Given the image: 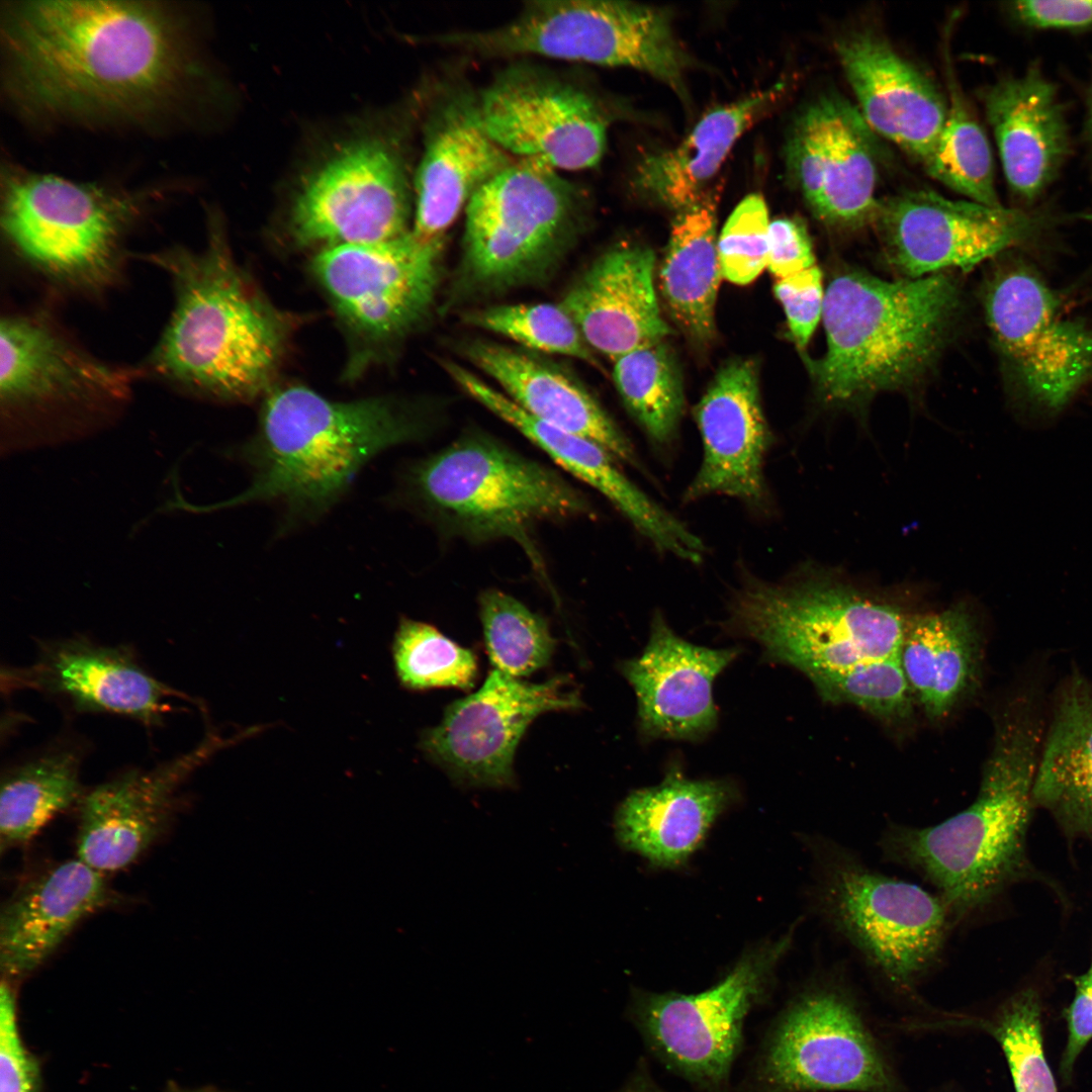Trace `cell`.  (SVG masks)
Here are the masks:
<instances>
[{"label":"cell","mask_w":1092,"mask_h":1092,"mask_svg":"<svg viewBox=\"0 0 1092 1092\" xmlns=\"http://www.w3.org/2000/svg\"><path fill=\"white\" fill-rule=\"evenodd\" d=\"M768 210L758 194L744 197L724 223L717 240L722 277L745 285L767 266Z\"/></svg>","instance_id":"bcb514c9"},{"label":"cell","mask_w":1092,"mask_h":1092,"mask_svg":"<svg viewBox=\"0 0 1092 1092\" xmlns=\"http://www.w3.org/2000/svg\"><path fill=\"white\" fill-rule=\"evenodd\" d=\"M781 89L775 85L712 109L676 147L641 158L633 187L677 212L696 204L736 142L775 103Z\"/></svg>","instance_id":"e575fe53"},{"label":"cell","mask_w":1092,"mask_h":1092,"mask_svg":"<svg viewBox=\"0 0 1092 1092\" xmlns=\"http://www.w3.org/2000/svg\"><path fill=\"white\" fill-rule=\"evenodd\" d=\"M457 350L530 416L593 440L616 460L640 469L630 441L564 365L545 354L479 338L462 340Z\"/></svg>","instance_id":"f546056e"},{"label":"cell","mask_w":1092,"mask_h":1092,"mask_svg":"<svg viewBox=\"0 0 1092 1092\" xmlns=\"http://www.w3.org/2000/svg\"><path fill=\"white\" fill-rule=\"evenodd\" d=\"M1074 999L1066 1011L1068 1040L1061 1060V1072L1068 1080L1082 1050L1092 1038V957L1088 970L1072 978Z\"/></svg>","instance_id":"816d5d0a"},{"label":"cell","mask_w":1092,"mask_h":1092,"mask_svg":"<svg viewBox=\"0 0 1092 1092\" xmlns=\"http://www.w3.org/2000/svg\"><path fill=\"white\" fill-rule=\"evenodd\" d=\"M1033 803L1067 836L1092 844V681L1078 668L1061 680L1053 697Z\"/></svg>","instance_id":"836d02e7"},{"label":"cell","mask_w":1092,"mask_h":1092,"mask_svg":"<svg viewBox=\"0 0 1092 1092\" xmlns=\"http://www.w3.org/2000/svg\"><path fill=\"white\" fill-rule=\"evenodd\" d=\"M738 653L690 643L654 615L644 651L621 663L637 698L641 736L696 741L711 733L718 720L714 681Z\"/></svg>","instance_id":"4316f807"},{"label":"cell","mask_w":1092,"mask_h":1092,"mask_svg":"<svg viewBox=\"0 0 1092 1092\" xmlns=\"http://www.w3.org/2000/svg\"><path fill=\"white\" fill-rule=\"evenodd\" d=\"M0 1092H34V1067L17 1031L14 994L5 979L0 989Z\"/></svg>","instance_id":"c3c4849f"},{"label":"cell","mask_w":1092,"mask_h":1092,"mask_svg":"<svg viewBox=\"0 0 1092 1092\" xmlns=\"http://www.w3.org/2000/svg\"><path fill=\"white\" fill-rule=\"evenodd\" d=\"M774 291L784 307L794 341L799 348H805L822 320L825 290L820 268L816 265L778 279Z\"/></svg>","instance_id":"7dc6e473"},{"label":"cell","mask_w":1092,"mask_h":1092,"mask_svg":"<svg viewBox=\"0 0 1092 1092\" xmlns=\"http://www.w3.org/2000/svg\"><path fill=\"white\" fill-rule=\"evenodd\" d=\"M428 405L394 396L333 400L302 385L272 388L255 433L237 451L251 483L220 507L276 506L281 531L313 522L379 453L433 429Z\"/></svg>","instance_id":"3957f363"},{"label":"cell","mask_w":1092,"mask_h":1092,"mask_svg":"<svg viewBox=\"0 0 1092 1092\" xmlns=\"http://www.w3.org/2000/svg\"><path fill=\"white\" fill-rule=\"evenodd\" d=\"M0 357L2 452L83 436L129 396V371L89 354L42 313L2 317Z\"/></svg>","instance_id":"30bf717a"},{"label":"cell","mask_w":1092,"mask_h":1092,"mask_svg":"<svg viewBox=\"0 0 1092 1092\" xmlns=\"http://www.w3.org/2000/svg\"><path fill=\"white\" fill-rule=\"evenodd\" d=\"M478 97L489 134L516 159L578 171L596 167L605 154L611 111L573 73L516 61Z\"/></svg>","instance_id":"ac0fdd59"},{"label":"cell","mask_w":1092,"mask_h":1092,"mask_svg":"<svg viewBox=\"0 0 1092 1092\" xmlns=\"http://www.w3.org/2000/svg\"><path fill=\"white\" fill-rule=\"evenodd\" d=\"M922 166L931 178L968 200L988 206L1002 205L996 191L989 141L950 73L946 118L932 153Z\"/></svg>","instance_id":"ab89813d"},{"label":"cell","mask_w":1092,"mask_h":1092,"mask_svg":"<svg viewBox=\"0 0 1092 1092\" xmlns=\"http://www.w3.org/2000/svg\"><path fill=\"white\" fill-rule=\"evenodd\" d=\"M463 324L545 355L567 356L601 369L595 352L560 302L499 303L466 308Z\"/></svg>","instance_id":"60d3db41"},{"label":"cell","mask_w":1092,"mask_h":1092,"mask_svg":"<svg viewBox=\"0 0 1092 1092\" xmlns=\"http://www.w3.org/2000/svg\"><path fill=\"white\" fill-rule=\"evenodd\" d=\"M589 212L581 186L539 162L516 159L465 207L460 256L442 309L545 283L578 242Z\"/></svg>","instance_id":"52a82bcc"},{"label":"cell","mask_w":1092,"mask_h":1092,"mask_svg":"<svg viewBox=\"0 0 1092 1092\" xmlns=\"http://www.w3.org/2000/svg\"><path fill=\"white\" fill-rule=\"evenodd\" d=\"M759 1092L888 1091L891 1080L852 1003L829 988L809 991L767 1034L755 1068Z\"/></svg>","instance_id":"d6986e66"},{"label":"cell","mask_w":1092,"mask_h":1092,"mask_svg":"<svg viewBox=\"0 0 1092 1092\" xmlns=\"http://www.w3.org/2000/svg\"><path fill=\"white\" fill-rule=\"evenodd\" d=\"M826 702L853 705L889 723L913 714V693L898 655L857 663L808 677Z\"/></svg>","instance_id":"ee69618b"},{"label":"cell","mask_w":1092,"mask_h":1092,"mask_svg":"<svg viewBox=\"0 0 1092 1092\" xmlns=\"http://www.w3.org/2000/svg\"><path fill=\"white\" fill-rule=\"evenodd\" d=\"M718 193L711 190L677 212L661 264L659 280L667 309L682 332L698 344L715 334V303L722 277L717 249Z\"/></svg>","instance_id":"8d00e7d4"},{"label":"cell","mask_w":1092,"mask_h":1092,"mask_svg":"<svg viewBox=\"0 0 1092 1092\" xmlns=\"http://www.w3.org/2000/svg\"><path fill=\"white\" fill-rule=\"evenodd\" d=\"M1082 140L1086 150L1087 159L1092 171V82L1088 90L1086 113L1082 129Z\"/></svg>","instance_id":"f5cc1de1"},{"label":"cell","mask_w":1092,"mask_h":1092,"mask_svg":"<svg viewBox=\"0 0 1092 1092\" xmlns=\"http://www.w3.org/2000/svg\"><path fill=\"white\" fill-rule=\"evenodd\" d=\"M169 277L174 303L148 359L178 388L222 401L266 395L285 353L290 321L245 274L226 236L211 223L199 251L173 247L145 256Z\"/></svg>","instance_id":"277c9868"},{"label":"cell","mask_w":1092,"mask_h":1092,"mask_svg":"<svg viewBox=\"0 0 1092 1092\" xmlns=\"http://www.w3.org/2000/svg\"><path fill=\"white\" fill-rule=\"evenodd\" d=\"M835 51L871 130L923 164L947 112V101L935 84L874 32L843 35Z\"/></svg>","instance_id":"f1b7e54d"},{"label":"cell","mask_w":1092,"mask_h":1092,"mask_svg":"<svg viewBox=\"0 0 1092 1092\" xmlns=\"http://www.w3.org/2000/svg\"><path fill=\"white\" fill-rule=\"evenodd\" d=\"M812 849L818 912L877 971L908 986L938 962L954 926L938 894L873 870L834 841L817 839Z\"/></svg>","instance_id":"7c38bea8"},{"label":"cell","mask_w":1092,"mask_h":1092,"mask_svg":"<svg viewBox=\"0 0 1092 1092\" xmlns=\"http://www.w3.org/2000/svg\"><path fill=\"white\" fill-rule=\"evenodd\" d=\"M2 35L10 91L39 114L146 111L196 73L178 18L154 2L17 1Z\"/></svg>","instance_id":"6da1fadb"},{"label":"cell","mask_w":1092,"mask_h":1092,"mask_svg":"<svg viewBox=\"0 0 1092 1092\" xmlns=\"http://www.w3.org/2000/svg\"><path fill=\"white\" fill-rule=\"evenodd\" d=\"M580 706L566 677L533 684L493 668L476 692L450 704L441 722L423 732L420 746L460 787L511 788L514 755L529 725L541 714Z\"/></svg>","instance_id":"ffe728a7"},{"label":"cell","mask_w":1092,"mask_h":1092,"mask_svg":"<svg viewBox=\"0 0 1092 1092\" xmlns=\"http://www.w3.org/2000/svg\"><path fill=\"white\" fill-rule=\"evenodd\" d=\"M143 202L102 186L9 170L3 178L1 226L16 255L41 276L95 294L121 275L125 237Z\"/></svg>","instance_id":"8fae6325"},{"label":"cell","mask_w":1092,"mask_h":1092,"mask_svg":"<svg viewBox=\"0 0 1092 1092\" xmlns=\"http://www.w3.org/2000/svg\"><path fill=\"white\" fill-rule=\"evenodd\" d=\"M440 364L464 393L519 431L557 465L603 494L657 550L688 562H701L705 553L702 540L640 490L601 445L530 416L499 389L456 361L443 359Z\"/></svg>","instance_id":"603a6c76"},{"label":"cell","mask_w":1092,"mask_h":1092,"mask_svg":"<svg viewBox=\"0 0 1092 1092\" xmlns=\"http://www.w3.org/2000/svg\"><path fill=\"white\" fill-rule=\"evenodd\" d=\"M223 743L210 735L175 758L126 770L83 794L77 858L103 875L133 862L167 827L181 785Z\"/></svg>","instance_id":"d4e9b609"},{"label":"cell","mask_w":1092,"mask_h":1092,"mask_svg":"<svg viewBox=\"0 0 1092 1092\" xmlns=\"http://www.w3.org/2000/svg\"><path fill=\"white\" fill-rule=\"evenodd\" d=\"M424 148L414 180L412 234L423 242L446 240L471 197L516 158L489 134L478 91L445 78L426 107Z\"/></svg>","instance_id":"44dd1931"},{"label":"cell","mask_w":1092,"mask_h":1092,"mask_svg":"<svg viewBox=\"0 0 1092 1092\" xmlns=\"http://www.w3.org/2000/svg\"><path fill=\"white\" fill-rule=\"evenodd\" d=\"M430 43L483 58L544 57L627 67L686 93L688 54L663 8L611 0L528 1L510 21L433 34Z\"/></svg>","instance_id":"9c48e42d"},{"label":"cell","mask_w":1092,"mask_h":1092,"mask_svg":"<svg viewBox=\"0 0 1092 1092\" xmlns=\"http://www.w3.org/2000/svg\"><path fill=\"white\" fill-rule=\"evenodd\" d=\"M1008 187L1021 208H1032L1059 178L1072 153L1066 106L1037 62L983 92Z\"/></svg>","instance_id":"83f0119b"},{"label":"cell","mask_w":1092,"mask_h":1092,"mask_svg":"<svg viewBox=\"0 0 1092 1092\" xmlns=\"http://www.w3.org/2000/svg\"><path fill=\"white\" fill-rule=\"evenodd\" d=\"M484 641L493 668L520 678L548 664L555 647L547 621L499 589L478 599Z\"/></svg>","instance_id":"b9f144b4"},{"label":"cell","mask_w":1092,"mask_h":1092,"mask_svg":"<svg viewBox=\"0 0 1092 1092\" xmlns=\"http://www.w3.org/2000/svg\"><path fill=\"white\" fill-rule=\"evenodd\" d=\"M1041 688L1027 682L997 711L993 745L969 807L936 825H891L882 833L884 856L933 885L954 924L1032 874L1026 837L1046 725Z\"/></svg>","instance_id":"7a4b0ae2"},{"label":"cell","mask_w":1092,"mask_h":1092,"mask_svg":"<svg viewBox=\"0 0 1092 1092\" xmlns=\"http://www.w3.org/2000/svg\"><path fill=\"white\" fill-rule=\"evenodd\" d=\"M445 241L412 232L393 240L320 249L312 274L352 342L351 367L363 368L429 315L442 278Z\"/></svg>","instance_id":"5bb4252c"},{"label":"cell","mask_w":1092,"mask_h":1092,"mask_svg":"<svg viewBox=\"0 0 1092 1092\" xmlns=\"http://www.w3.org/2000/svg\"><path fill=\"white\" fill-rule=\"evenodd\" d=\"M81 752L73 745L53 747L10 767L2 776V847L29 841L53 817L79 802Z\"/></svg>","instance_id":"74e56055"},{"label":"cell","mask_w":1092,"mask_h":1092,"mask_svg":"<svg viewBox=\"0 0 1092 1092\" xmlns=\"http://www.w3.org/2000/svg\"><path fill=\"white\" fill-rule=\"evenodd\" d=\"M960 303L956 283L941 273L895 281L859 271L835 276L824 295L826 352L808 362L819 398L850 407L914 383L945 343Z\"/></svg>","instance_id":"5b68a950"},{"label":"cell","mask_w":1092,"mask_h":1092,"mask_svg":"<svg viewBox=\"0 0 1092 1092\" xmlns=\"http://www.w3.org/2000/svg\"><path fill=\"white\" fill-rule=\"evenodd\" d=\"M654 254L619 246L599 256L559 301L594 352L613 361L670 334L654 288Z\"/></svg>","instance_id":"4dcf8cb0"},{"label":"cell","mask_w":1092,"mask_h":1092,"mask_svg":"<svg viewBox=\"0 0 1092 1092\" xmlns=\"http://www.w3.org/2000/svg\"><path fill=\"white\" fill-rule=\"evenodd\" d=\"M703 458L686 502L719 494L753 508L767 502L763 463L771 444L751 360L723 365L695 407Z\"/></svg>","instance_id":"484cf974"},{"label":"cell","mask_w":1092,"mask_h":1092,"mask_svg":"<svg viewBox=\"0 0 1092 1092\" xmlns=\"http://www.w3.org/2000/svg\"><path fill=\"white\" fill-rule=\"evenodd\" d=\"M735 798L727 780H691L671 768L660 784L626 797L615 815V835L656 866H678Z\"/></svg>","instance_id":"d6a6232c"},{"label":"cell","mask_w":1092,"mask_h":1092,"mask_svg":"<svg viewBox=\"0 0 1092 1092\" xmlns=\"http://www.w3.org/2000/svg\"><path fill=\"white\" fill-rule=\"evenodd\" d=\"M791 942L790 932L752 949L723 980L700 993L636 995L633 1018L654 1056L699 1088L725 1089L746 1018L765 995Z\"/></svg>","instance_id":"2e32d148"},{"label":"cell","mask_w":1092,"mask_h":1092,"mask_svg":"<svg viewBox=\"0 0 1092 1092\" xmlns=\"http://www.w3.org/2000/svg\"><path fill=\"white\" fill-rule=\"evenodd\" d=\"M816 266L806 225L798 218H779L768 230L767 268L782 279Z\"/></svg>","instance_id":"f907efd6"},{"label":"cell","mask_w":1092,"mask_h":1092,"mask_svg":"<svg viewBox=\"0 0 1092 1092\" xmlns=\"http://www.w3.org/2000/svg\"><path fill=\"white\" fill-rule=\"evenodd\" d=\"M1007 11L1017 24L1028 29H1092V0H1019L1008 3Z\"/></svg>","instance_id":"681fc988"},{"label":"cell","mask_w":1092,"mask_h":1092,"mask_svg":"<svg viewBox=\"0 0 1092 1092\" xmlns=\"http://www.w3.org/2000/svg\"><path fill=\"white\" fill-rule=\"evenodd\" d=\"M824 569L791 580L746 582L731 604L729 625L758 642L771 661L807 677L898 655L908 620Z\"/></svg>","instance_id":"ba28073f"},{"label":"cell","mask_w":1092,"mask_h":1092,"mask_svg":"<svg viewBox=\"0 0 1092 1092\" xmlns=\"http://www.w3.org/2000/svg\"><path fill=\"white\" fill-rule=\"evenodd\" d=\"M392 656L401 685L411 690L453 687L467 690L478 674L475 654L424 622L401 618Z\"/></svg>","instance_id":"7bdbcfd3"},{"label":"cell","mask_w":1092,"mask_h":1092,"mask_svg":"<svg viewBox=\"0 0 1092 1092\" xmlns=\"http://www.w3.org/2000/svg\"><path fill=\"white\" fill-rule=\"evenodd\" d=\"M613 379L625 407L649 439L668 445L685 403L679 368L669 347L660 341L619 357Z\"/></svg>","instance_id":"f35d334b"},{"label":"cell","mask_w":1092,"mask_h":1092,"mask_svg":"<svg viewBox=\"0 0 1092 1092\" xmlns=\"http://www.w3.org/2000/svg\"><path fill=\"white\" fill-rule=\"evenodd\" d=\"M900 660L912 690L929 718L945 716L978 680L981 644L970 610L909 616Z\"/></svg>","instance_id":"d590c367"},{"label":"cell","mask_w":1092,"mask_h":1092,"mask_svg":"<svg viewBox=\"0 0 1092 1092\" xmlns=\"http://www.w3.org/2000/svg\"><path fill=\"white\" fill-rule=\"evenodd\" d=\"M109 898L103 874L79 858L22 883L1 910L2 973L13 978L38 968L82 919Z\"/></svg>","instance_id":"1f68e13d"},{"label":"cell","mask_w":1092,"mask_h":1092,"mask_svg":"<svg viewBox=\"0 0 1092 1092\" xmlns=\"http://www.w3.org/2000/svg\"><path fill=\"white\" fill-rule=\"evenodd\" d=\"M1085 214L1051 207L988 206L931 190H910L880 201L875 220L890 264L906 278L943 269L971 270L983 261L1036 243Z\"/></svg>","instance_id":"e0dca14e"},{"label":"cell","mask_w":1092,"mask_h":1092,"mask_svg":"<svg viewBox=\"0 0 1092 1092\" xmlns=\"http://www.w3.org/2000/svg\"><path fill=\"white\" fill-rule=\"evenodd\" d=\"M1028 262L1011 258L984 286L986 324L1010 391L1030 415H1059L1092 380V322L1070 315Z\"/></svg>","instance_id":"4fadbf2b"},{"label":"cell","mask_w":1092,"mask_h":1092,"mask_svg":"<svg viewBox=\"0 0 1092 1092\" xmlns=\"http://www.w3.org/2000/svg\"><path fill=\"white\" fill-rule=\"evenodd\" d=\"M857 108L836 95L811 103L796 120L787 164L811 210L829 226L856 230L875 222L878 153Z\"/></svg>","instance_id":"7402d4cb"},{"label":"cell","mask_w":1092,"mask_h":1092,"mask_svg":"<svg viewBox=\"0 0 1092 1092\" xmlns=\"http://www.w3.org/2000/svg\"><path fill=\"white\" fill-rule=\"evenodd\" d=\"M994 1035L1006 1057L1015 1092H1057L1041 1033V1006L1033 989H1024L1003 1006Z\"/></svg>","instance_id":"f6af8a7d"},{"label":"cell","mask_w":1092,"mask_h":1092,"mask_svg":"<svg viewBox=\"0 0 1092 1092\" xmlns=\"http://www.w3.org/2000/svg\"><path fill=\"white\" fill-rule=\"evenodd\" d=\"M398 495L444 535L475 544L511 539L535 564V526L592 511L556 470L480 431L411 464Z\"/></svg>","instance_id":"8992f818"},{"label":"cell","mask_w":1092,"mask_h":1092,"mask_svg":"<svg viewBox=\"0 0 1092 1092\" xmlns=\"http://www.w3.org/2000/svg\"><path fill=\"white\" fill-rule=\"evenodd\" d=\"M2 688L38 691L75 711L122 715L148 727L162 724L171 699H189L144 669L127 647L81 637L47 642L33 663L3 669Z\"/></svg>","instance_id":"cb8c5ba5"},{"label":"cell","mask_w":1092,"mask_h":1092,"mask_svg":"<svg viewBox=\"0 0 1092 1092\" xmlns=\"http://www.w3.org/2000/svg\"><path fill=\"white\" fill-rule=\"evenodd\" d=\"M412 191L401 134L355 135L301 180L289 208V235L298 246L320 249L396 239L412 230Z\"/></svg>","instance_id":"9a60e30c"}]
</instances>
